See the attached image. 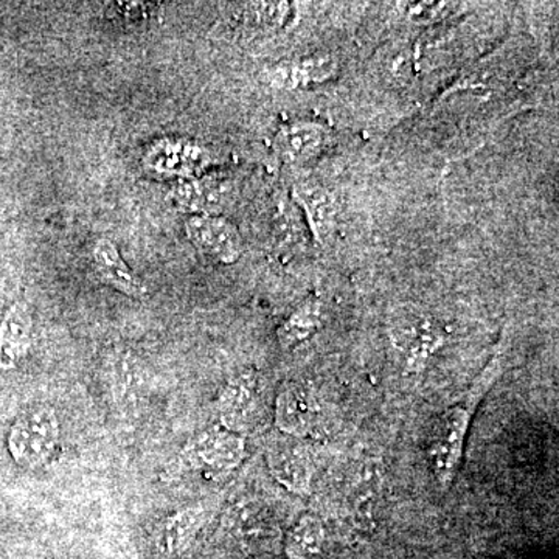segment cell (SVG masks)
I'll return each instance as SVG.
<instances>
[{
  "instance_id": "obj_1",
  "label": "cell",
  "mask_w": 559,
  "mask_h": 559,
  "mask_svg": "<svg viewBox=\"0 0 559 559\" xmlns=\"http://www.w3.org/2000/svg\"><path fill=\"white\" fill-rule=\"evenodd\" d=\"M495 369L489 377L487 371L477 380L469 395L460 403L451 406L441 415L433 428L429 439L428 460L429 468L440 487H450L452 480L457 476L465 454L466 439L473 421L479 400L484 396L485 390L495 381Z\"/></svg>"
},
{
  "instance_id": "obj_2",
  "label": "cell",
  "mask_w": 559,
  "mask_h": 559,
  "mask_svg": "<svg viewBox=\"0 0 559 559\" xmlns=\"http://www.w3.org/2000/svg\"><path fill=\"white\" fill-rule=\"evenodd\" d=\"M61 443V425L57 411L49 404H36L22 411L11 423L7 450L11 460L24 469H39L57 457Z\"/></svg>"
},
{
  "instance_id": "obj_3",
  "label": "cell",
  "mask_w": 559,
  "mask_h": 559,
  "mask_svg": "<svg viewBox=\"0 0 559 559\" xmlns=\"http://www.w3.org/2000/svg\"><path fill=\"white\" fill-rule=\"evenodd\" d=\"M246 452V436L213 425L183 444L179 460L191 473L201 474L205 479H219L241 465Z\"/></svg>"
},
{
  "instance_id": "obj_4",
  "label": "cell",
  "mask_w": 559,
  "mask_h": 559,
  "mask_svg": "<svg viewBox=\"0 0 559 559\" xmlns=\"http://www.w3.org/2000/svg\"><path fill=\"white\" fill-rule=\"evenodd\" d=\"M389 336L393 348L409 369H421L447 342L440 320L417 307H403L390 319Z\"/></svg>"
},
{
  "instance_id": "obj_5",
  "label": "cell",
  "mask_w": 559,
  "mask_h": 559,
  "mask_svg": "<svg viewBox=\"0 0 559 559\" xmlns=\"http://www.w3.org/2000/svg\"><path fill=\"white\" fill-rule=\"evenodd\" d=\"M210 162L209 150L189 139L156 140L143 154V165L150 171L178 180L202 176Z\"/></svg>"
},
{
  "instance_id": "obj_6",
  "label": "cell",
  "mask_w": 559,
  "mask_h": 559,
  "mask_svg": "<svg viewBox=\"0 0 559 559\" xmlns=\"http://www.w3.org/2000/svg\"><path fill=\"white\" fill-rule=\"evenodd\" d=\"M267 469L277 484L294 495H308L314 479V460L304 440L278 433L267 444Z\"/></svg>"
},
{
  "instance_id": "obj_7",
  "label": "cell",
  "mask_w": 559,
  "mask_h": 559,
  "mask_svg": "<svg viewBox=\"0 0 559 559\" xmlns=\"http://www.w3.org/2000/svg\"><path fill=\"white\" fill-rule=\"evenodd\" d=\"M218 425L231 432L245 436L259 417L260 389L253 371H242L230 378L216 396Z\"/></svg>"
},
{
  "instance_id": "obj_8",
  "label": "cell",
  "mask_w": 559,
  "mask_h": 559,
  "mask_svg": "<svg viewBox=\"0 0 559 559\" xmlns=\"http://www.w3.org/2000/svg\"><path fill=\"white\" fill-rule=\"evenodd\" d=\"M319 417V400L310 388L294 381L282 385L274 403L278 433L304 440L316 429Z\"/></svg>"
},
{
  "instance_id": "obj_9",
  "label": "cell",
  "mask_w": 559,
  "mask_h": 559,
  "mask_svg": "<svg viewBox=\"0 0 559 559\" xmlns=\"http://www.w3.org/2000/svg\"><path fill=\"white\" fill-rule=\"evenodd\" d=\"M186 234L191 245L210 259L223 264H234L241 259L240 234L234 224L221 216H189L186 219Z\"/></svg>"
},
{
  "instance_id": "obj_10",
  "label": "cell",
  "mask_w": 559,
  "mask_h": 559,
  "mask_svg": "<svg viewBox=\"0 0 559 559\" xmlns=\"http://www.w3.org/2000/svg\"><path fill=\"white\" fill-rule=\"evenodd\" d=\"M340 62L330 53H316L300 60L286 61L267 72V81L275 90H310L333 79Z\"/></svg>"
},
{
  "instance_id": "obj_11",
  "label": "cell",
  "mask_w": 559,
  "mask_h": 559,
  "mask_svg": "<svg viewBox=\"0 0 559 559\" xmlns=\"http://www.w3.org/2000/svg\"><path fill=\"white\" fill-rule=\"evenodd\" d=\"M229 187L224 179L215 175L179 180L171 189L175 207L189 216H218L227 200Z\"/></svg>"
},
{
  "instance_id": "obj_12",
  "label": "cell",
  "mask_w": 559,
  "mask_h": 559,
  "mask_svg": "<svg viewBox=\"0 0 559 559\" xmlns=\"http://www.w3.org/2000/svg\"><path fill=\"white\" fill-rule=\"evenodd\" d=\"M207 511L201 503L187 506L162 518L154 532V546L164 557L175 558L189 549L204 525Z\"/></svg>"
},
{
  "instance_id": "obj_13",
  "label": "cell",
  "mask_w": 559,
  "mask_h": 559,
  "mask_svg": "<svg viewBox=\"0 0 559 559\" xmlns=\"http://www.w3.org/2000/svg\"><path fill=\"white\" fill-rule=\"evenodd\" d=\"M95 274L105 285L119 290L131 299L142 300L148 297L145 283L124 263L119 248L108 238H102L92 249Z\"/></svg>"
},
{
  "instance_id": "obj_14",
  "label": "cell",
  "mask_w": 559,
  "mask_h": 559,
  "mask_svg": "<svg viewBox=\"0 0 559 559\" xmlns=\"http://www.w3.org/2000/svg\"><path fill=\"white\" fill-rule=\"evenodd\" d=\"M33 319L22 304L11 305L0 322V370L20 366L32 348Z\"/></svg>"
},
{
  "instance_id": "obj_15",
  "label": "cell",
  "mask_w": 559,
  "mask_h": 559,
  "mask_svg": "<svg viewBox=\"0 0 559 559\" xmlns=\"http://www.w3.org/2000/svg\"><path fill=\"white\" fill-rule=\"evenodd\" d=\"M293 191L297 204L304 209L316 240H329L336 226L337 202L334 194L314 180H301Z\"/></svg>"
},
{
  "instance_id": "obj_16",
  "label": "cell",
  "mask_w": 559,
  "mask_h": 559,
  "mask_svg": "<svg viewBox=\"0 0 559 559\" xmlns=\"http://www.w3.org/2000/svg\"><path fill=\"white\" fill-rule=\"evenodd\" d=\"M326 132L314 121H294L278 131L275 150L286 164H305L314 159L323 150Z\"/></svg>"
},
{
  "instance_id": "obj_17",
  "label": "cell",
  "mask_w": 559,
  "mask_h": 559,
  "mask_svg": "<svg viewBox=\"0 0 559 559\" xmlns=\"http://www.w3.org/2000/svg\"><path fill=\"white\" fill-rule=\"evenodd\" d=\"M325 527L319 516L301 514L286 533L285 554L288 559H322Z\"/></svg>"
},
{
  "instance_id": "obj_18",
  "label": "cell",
  "mask_w": 559,
  "mask_h": 559,
  "mask_svg": "<svg viewBox=\"0 0 559 559\" xmlns=\"http://www.w3.org/2000/svg\"><path fill=\"white\" fill-rule=\"evenodd\" d=\"M322 305L318 300H307L290 312L285 322L278 326L280 347L293 349L310 341L322 326Z\"/></svg>"
},
{
  "instance_id": "obj_19",
  "label": "cell",
  "mask_w": 559,
  "mask_h": 559,
  "mask_svg": "<svg viewBox=\"0 0 559 559\" xmlns=\"http://www.w3.org/2000/svg\"><path fill=\"white\" fill-rule=\"evenodd\" d=\"M227 524L237 538L249 543L270 538L275 530L270 511L252 500L235 503L229 511Z\"/></svg>"
},
{
  "instance_id": "obj_20",
  "label": "cell",
  "mask_w": 559,
  "mask_h": 559,
  "mask_svg": "<svg viewBox=\"0 0 559 559\" xmlns=\"http://www.w3.org/2000/svg\"><path fill=\"white\" fill-rule=\"evenodd\" d=\"M248 20L260 27H285L293 16V5L289 2H255L249 3Z\"/></svg>"
},
{
  "instance_id": "obj_21",
  "label": "cell",
  "mask_w": 559,
  "mask_h": 559,
  "mask_svg": "<svg viewBox=\"0 0 559 559\" xmlns=\"http://www.w3.org/2000/svg\"><path fill=\"white\" fill-rule=\"evenodd\" d=\"M455 7L457 5L451 2H406L404 14L414 24L432 25L451 16Z\"/></svg>"
},
{
  "instance_id": "obj_22",
  "label": "cell",
  "mask_w": 559,
  "mask_h": 559,
  "mask_svg": "<svg viewBox=\"0 0 559 559\" xmlns=\"http://www.w3.org/2000/svg\"><path fill=\"white\" fill-rule=\"evenodd\" d=\"M260 559H278V558L264 557V558H260Z\"/></svg>"
}]
</instances>
